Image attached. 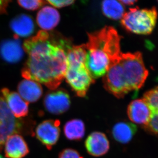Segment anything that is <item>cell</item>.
I'll return each mask as SVG.
<instances>
[{
	"mask_svg": "<svg viewBox=\"0 0 158 158\" xmlns=\"http://www.w3.org/2000/svg\"><path fill=\"white\" fill-rule=\"evenodd\" d=\"M18 3L22 7L30 10H34L42 7L46 2L41 0H33V1H18Z\"/></svg>",
	"mask_w": 158,
	"mask_h": 158,
	"instance_id": "obj_21",
	"label": "cell"
},
{
	"mask_svg": "<svg viewBox=\"0 0 158 158\" xmlns=\"http://www.w3.org/2000/svg\"><path fill=\"white\" fill-rule=\"evenodd\" d=\"M0 54L3 60L8 63L19 61L24 55V50L18 36L2 42L0 46Z\"/></svg>",
	"mask_w": 158,
	"mask_h": 158,
	"instance_id": "obj_13",
	"label": "cell"
},
{
	"mask_svg": "<svg viewBox=\"0 0 158 158\" xmlns=\"http://www.w3.org/2000/svg\"><path fill=\"white\" fill-rule=\"evenodd\" d=\"M85 65L93 79L103 77L122 53L121 37L114 28L105 26L88 33Z\"/></svg>",
	"mask_w": 158,
	"mask_h": 158,
	"instance_id": "obj_3",
	"label": "cell"
},
{
	"mask_svg": "<svg viewBox=\"0 0 158 158\" xmlns=\"http://www.w3.org/2000/svg\"><path fill=\"white\" fill-rule=\"evenodd\" d=\"M101 6L104 15L113 20L122 19L125 13L124 5L119 1H104L102 3Z\"/></svg>",
	"mask_w": 158,
	"mask_h": 158,
	"instance_id": "obj_20",
	"label": "cell"
},
{
	"mask_svg": "<svg viewBox=\"0 0 158 158\" xmlns=\"http://www.w3.org/2000/svg\"><path fill=\"white\" fill-rule=\"evenodd\" d=\"M9 3V1L0 0V15L6 12V9Z\"/></svg>",
	"mask_w": 158,
	"mask_h": 158,
	"instance_id": "obj_24",
	"label": "cell"
},
{
	"mask_svg": "<svg viewBox=\"0 0 158 158\" xmlns=\"http://www.w3.org/2000/svg\"><path fill=\"white\" fill-rule=\"evenodd\" d=\"M25 127L23 121L14 116L4 99L0 97V130L12 131L19 134L24 131Z\"/></svg>",
	"mask_w": 158,
	"mask_h": 158,
	"instance_id": "obj_8",
	"label": "cell"
},
{
	"mask_svg": "<svg viewBox=\"0 0 158 158\" xmlns=\"http://www.w3.org/2000/svg\"><path fill=\"white\" fill-rule=\"evenodd\" d=\"M148 75L142 53H121L103 76L105 89L118 98L143 87Z\"/></svg>",
	"mask_w": 158,
	"mask_h": 158,
	"instance_id": "obj_2",
	"label": "cell"
},
{
	"mask_svg": "<svg viewBox=\"0 0 158 158\" xmlns=\"http://www.w3.org/2000/svg\"><path fill=\"white\" fill-rule=\"evenodd\" d=\"M158 12L155 7L140 9L137 7L130 8L121 19L122 25L128 31L137 35H148L155 27Z\"/></svg>",
	"mask_w": 158,
	"mask_h": 158,
	"instance_id": "obj_5",
	"label": "cell"
},
{
	"mask_svg": "<svg viewBox=\"0 0 158 158\" xmlns=\"http://www.w3.org/2000/svg\"><path fill=\"white\" fill-rule=\"evenodd\" d=\"M11 27L18 37L29 36L34 30V23L32 18L24 14L14 18L11 22Z\"/></svg>",
	"mask_w": 158,
	"mask_h": 158,
	"instance_id": "obj_17",
	"label": "cell"
},
{
	"mask_svg": "<svg viewBox=\"0 0 158 158\" xmlns=\"http://www.w3.org/2000/svg\"><path fill=\"white\" fill-rule=\"evenodd\" d=\"M18 90L20 96L28 103L37 102L43 94L40 84L29 79H24L20 82Z\"/></svg>",
	"mask_w": 158,
	"mask_h": 158,
	"instance_id": "obj_15",
	"label": "cell"
},
{
	"mask_svg": "<svg viewBox=\"0 0 158 158\" xmlns=\"http://www.w3.org/2000/svg\"><path fill=\"white\" fill-rule=\"evenodd\" d=\"M137 131V127L132 123L121 122L116 124L112 129L115 140L122 144L130 141Z\"/></svg>",
	"mask_w": 158,
	"mask_h": 158,
	"instance_id": "obj_18",
	"label": "cell"
},
{
	"mask_svg": "<svg viewBox=\"0 0 158 158\" xmlns=\"http://www.w3.org/2000/svg\"><path fill=\"white\" fill-rule=\"evenodd\" d=\"M46 3L52 5V6L57 8H62L72 4L75 3L74 1H47Z\"/></svg>",
	"mask_w": 158,
	"mask_h": 158,
	"instance_id": "obj_23",
	"label": "cell"
},
{
	"mask_svg": "<svg viewBox=\"0 0 158 158\" xmlns=\"http://www.w3.org/2000/svg\"><path fill=\"white\" fill-rule=\"evenodd\" d=\"M59 158H83L76 150L70 148L64 149L61 152Z\"/></svg>",
	"mask_w": 158,
	"mask_h": 158,
	"instance_id": "obj_22",
	"label": "cell"
},
{
	"mask_svg": "<svg viewBox=\"0 0 158 158\" xmlns=\"http://www.w3.org/2000/svg\"><path fill=\"white\" fill-rule=\"evenodd\" d=\"M127 115L131 122L144 127L149 122L151 110L143 99H136L128 105Z\"/></svg>",
	"mask_w": 158,
	"mask_h": 158,
	"instance_id": "obj_9",
	"label": "cell"
},
{
	"mask_svg": "<svg viewBox=\"0 0 158 158\" xmlns=\"http://www.w3.org/2000/svg\"><path fill=\"white\" fill-rule=\"evenodd\" d=\"M143 99L151 110L149 122L144 128L148 133L158 135V87L145 93Z\"/></svg>",
	"mask_w": 158,
	"mask_h": 158,
	"instance_id": "obj_12",
	"label": "cell"
},
{
	"mask_svg": "<svg viewBox=\"0 0 158 158\" xmlns=\"http://www.w3.org/2000/svg\"><path fill=\"white\" fill-rule=\"evenodd\" d=\"M85 127L80 119L71 120L65 124L64 133L66 137L70 140H80L85 135Z\"/></svg>",
	"mask_w": 158,
	"mask_h": 158,
	"instance_id": "obj_19",
	"label": "cell"
},
{
	"mask_svg": "<svg viewBox=\"0 0 158 158\" xmlns=\"http://www.w3.org/2000/svg\"><path fill=\"white\" fill-rule=\"evenodd\" d=\"M0 158H4V157H3V156H2L1 155H0Z\"/></svg>",
	"mask_w": 158,
	"mask_h": 158,
	"instance_id": "obj_26",
	"label": "cell"
},
{
	"mask_svg": "<svg viewBox=\"0 0 158 158\" xmlns=\"http://www.w3.org/2000/svg\"><path fill=\"white\" fill-rule=\"evenodd\" d=\"M85 148L88 154L94 157L104 155L109 149V142L104 133L94 131L85 141Z\"/></svg>",
	"mask_w": 158,
	"mask_h": 158,
	"instance_id": "obj_10",
	"label": "cell"
},
{
	"mask_svg": "<svg viewBox=\"0 0 158 158\" xmlns=\"http://www.w3.org/2000/svg\"><path fill=\"white\" fill-rule=\"evenodd\" d=\"M44 104L48 112L55 115H60L66 112L70 107V97L66 91L59 89L48 93Z\"/></svg>",
	"mask_w": 158,
	"mask_h": 158,
	"instance_id": "obj_7",
	"label": "cell"
},
{
	"mask_svg": "<svg viewBox=\"0 0 158 158\" xmlns=\"http://www.w3.org/2000/svg\"><path fill=\"white\" fill-rule=\"evenodd\" d=\"M2 94L8 106L15 118L27 116L29 113V103L25 101L19 94L4 88L2 89Z\"/></svg>",
	"mask_w": 158,
	"mask_h": 158,
	"instance_id": "obj_11",
	"label": "cell"
},
{
	"mask_svg": "<svg viewBox=\"0 0 158 158\" xmlns=\"http://www.w3.org/2000/svg\"><path fill=\"white\" fill-rule=\"evenodd\" d=\"M72 46L67 39L39 31L23 45L29 56L22 71L23 77L43 84L51 90L56 89L65 78L67 51Z\"/></svg>",
	"mask_w": 158,
	"mask_h": 158,
	"instance_id": "obj_1",
	"label": "cell"
},
{
	"mask_svg": "<svg viewBox=\"0 0 158 158\" xmlns=\"http://www.w3.org/2000/svg\"><path fill=\"white\" fill-rule=\"evenodd\" d=\"M60 125L58 120H47L41 123L36 128V137L48 150L51 149L59 139Z\"/></svg>",
	"mask_w": 158,
	"mask_h": 158,
	"instance_id": "obj_6",
	"label": "cell"
},
{
	"mask_svg": "<svg viewBox=\"0 0 158 158\" xmlns=\"http://www.w3.org/2000/svg\"><path fill=\"white\" fill-rule=\"evenodd\" d=\"M85 45L72 46L67 51V69L65 78L79 97H85L93 79L85 65Z\"/></svg>",
	"mask_w": 158,
	"mask_h": 158,
	"instance_id": "obj_4",
	"label": "cell"
},
{
	"mask_svg": "<svg viewBox=\"0 0 158 158\" xmlns=\"http://www.w3.org/2000/svg\"><path fill=\"white\" fill-rule=\"evenodd\" d=\"M58 11L50 6H45L39 11L37 16V22L39 27L44 31L52 30L60 22Z\"/></svg>",
	"mask_w": 158,
	"mask_h": 158,
	"instance_id": "obj_16",
	"label": "cell"
},
{
	"mask_svg": "<svg viewBox=\"0 0 158 158\" xmlns=\"http://www.w3.org/2000/svg\"><path fill=\"white\" fill-rule=\"evenodd\" d=\"M123 5H133L134 4V3L137 2V1L134 0H123V1H119Z\"/></svg>",
	"mask_w": 158,
	"mask_h": 158,
	"instance_id": "obj_25",
	"label": "cell"
},
{
	"mask_svg": "<svg viewBox=\"0 0 158 158\" xmlns=\"http://www.w3.org/2000/svg\"><path fill=\"white\" fill-rule=\"evenodd\" d=\"M5 143V154L7 158H23L29 152L27 143L20 135H11Z\"/></svg>",
	"mask_w": 158,
	"mask_h": 158,
	"instance_id": "obj_14",
	"label": "cell"
}]
</instances>
